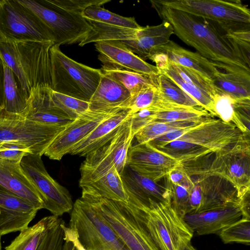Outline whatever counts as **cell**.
<instances>
[{"label": "cell", "instance_id": "obj_1", "mask_svg": "<svg viewBox=\"0 0 250 250\" xmlns=\"http://www.w3.org/2000/svg\"><path fill=\"white\" fill-rule=\"evenodd\" d=\"M149 143L183 163L250 145V134L232 124L208 117L196 125L168 132Z\"/></svg>", "mask_w": 250, "mask_h": 250}, {"label": "cell", "instance_id": "obj_28", "mask_svg": "<svg viewBox=\"0 0 250 250\" xmlns=\"http://www.w3.org/2000/svg\"><path fill=\"white\" fill-rule=\"evenodd\" d=\"M158 53L165 54L169 62L193 70L212 81L220 71L212 61L198 52L184 48L171 40L161 47Z\"/></svg>", "mask_w": 250, "mask_h": 250}, {"label": "cell", "instance_id": "obj_51", "mask_svg": "<svg viewBox=\"0 0 250 250\" xmlns=\"http://www.w3.org/2000/svg\"><path fill=\"white\" fill-rule=\"evenodd\" d=\"M183 250H197L193 246L191 245L190 243L188 244L183 249Z\"/></svg>", "mask_w": 250, "mask_h": 250}, {"label": "cell", "instance_id": "obj_5", "mask_svg": "<svg viewBox=\"0 0 250 250\" xmlns=\"http://www.w3.org/2000/svg\"><path fill=\"white\" fill-rule=\"evenodd\" d=\"M250 146H238L181 164L190 177L216 176L228 180L237 189L240 199L250 191Z\"/></svg>", "mask_w": 250, "mask_h": 250}, {"label": "cell", "instance_id": "obj_4", "mask_svg": "<svg viewBox=\"0 0 250 250\" xmlns=\"http://www.w3.org/2000/svg\"><path fill=\"white\" fill-rule=\"evenodd\" d=\"M51 42L0 41V56L18 78L24 93L52 89Z\"/></svg>", "mask_w": 250, "mask_h": 250}, {"label": "cell", "instance_id": "obj_12", "mask_svg": "<svg viewBox=\"0 0 250 250\" xmlns=\"http://www.w3.org/2000/svg\"><path fill=\"white\" fill-rule=\"evenodd\" d=\"M65 127L42 124L0 110V144H17L30 154L42 156Z\"/></svg>", "mask_w": 250, "mask_h": 250}, {"label": "cell", "instance_id": "obj_46", "mask_svg": "<svg viewBox=\"0 0 250 250\" xmlns=\"http://www.w3.org/2000/svg\"><path fill=\"white\" fill-rule=\"evenodd\" d=\"M30 154L23 146L12 143L0 144V159L12 161H21L25 156Z\"/></svg>", "mask_w": 250, "mask_h": 250}, {"label": "cell", "instance_id": "obj_29", "mask_svg": "<svg viewBox=\"0 0 250 250\" xmlns=\"http://www.w3.org/2000/svg\"><path fill=\"white\" fill-rule=\"evenodd\" d=\"M127 192L143 199L157 201L170 199V191L165 183L162 185L143 176L126 167L121 175Z\"/></svg>", "mask_w": 250, "mask_h": 250}, {"label": "cell", "instance_id": "obj_45", "mask_svg": "<svg viewBox=\"0 0 250 250\" xmlns=\"http://www.w3.org/2000/svg\"><path fill=\"white\" fill-rule=\"evenodd\" d=\"M46 3L70 12L80 14L87 7L103 5L110 0H43Z\"/></svg>", "mask_w": 250, "mask_h": 250}, {"label": "cell", "instance_id": "obj_20", "mask_svg": "<svg viewBox=\"0 0 250 250\" xmlns=\"http://www.w3.org/2000/svg\"><path fill=\"white\" fill-rule=\"evenodd\" d=\"M40 209L0 185V235L26 229Z\"/></svg>", "mask_w": 250, "mask_h": 250}, {"label": "cell", "instance_id": "obj_47", "mask_svg": "<svg viewBox=\"0 0 250 250\" xmlns=\"http://www.w3.org/2000/svg\"><path fill=\"white\" fill-rule=\"evenodd\" d=\"M168 180L173 184L182 187L189 191L194 186V182L181 166L171 170L167 176Z\"/></svg>", "mask_w": 250, "mask_h": 250}, {"label": "cell", "instance_id": "obj_9", "mask_svg": "<svg viewBox=\"0 0 250 250\" xmlns=\"http://www.w3.org/2000/svg\"><path fill=\"white\" fill-rule=\"evenodd\" d=\"M130 118L120 125L109 141L85 156L80 168V186L99 179L113 167L122 175L134 138Z\"/></svg>", "mask_w": 250, "mask_h": 250}, {"label": "cell", "instance_id": "obj_18", "mask_svg": "<svg viewBox=\"0 0 250 250\" xmlns=\"http://www.w3.org/2000/svg\"><path fill=\"white\" fill-rule=\"evenodd\" d=\"M168 77L201 106L213 115V99L217 93L212 81L190 68L168 61L158 70Z\"/></svg>", "mask_w": 250, "mask_h": 250}, {"label": "cell", "instance_id": "obj_40", "mask_svg": "<svg viewBox=\"0 0 250 250\" xmlns=\"http://www.w3.org/2000/svg\"><path fill=\"white\" fill-rule=\"evenodd\" d=\"M218 234L225 244H250V219L242 217L221 230Z\"/></svg>", "mask_w": 250, "mask_h": 250}, {"label": "cell", "instance_id": "obj_34", "mask_svg": "<svg viewBox=\"0 0 250 250\" xmlns=\"http://www.w3.org/2000/svg\"><path fill=\"white\" fill-rule=\"evenodd\" d=\"M156 83L159 95L163 101L183 107L203 108L194 99L165 74L159 73L156 76Z\"/></svg>", "mask_w": 250, "mask_h": 250}, {"label": "cell", "instance_id": "obj_44", "mask_svg": "<svg viewBox=\"0 0 250 250\" xmlns=\"http://www.w3.org/2000/svg\"><path fill=\"white\" fill-rule=\"evenodd\" d=\"M164 179L170 191L171 205L178 214L183 217L187 213L189 191L182 187L172 183L167 176Z\"/></svg>", "mask_w": 250, "mask_h": 250}, {"label": "cell", "instance_id": "obj_49", "mask_svg": "<svg viewBox=\"0 0 250 250\" xmlns=\"http://www.w3.org/2000/svg\"><path fill=\"white\" fill-rule=\"evenodd\" d=\"M250 191L247 192L239 200V205L243 213V217L250 219Z\"/></svg>", "mask_w": 250, "mask_h": 250}, {"label": "cell", "instance_id": "obj_36", "mask_svg": "<svg viewBox=\"0 0 250 250\" xmlns=\"http://www.w3.org/2000/svg\"><path fill=\"white\" fill-rule=\"evenodd\" d=\"M208 117L194 120L151 123L140 129L134 138L137 144L149 143L168 132L196 125Z\"/></svg>", "mask_w": 250, "mask_h": 250}, {"label": "cell", "instance_id": "obj_7", "mask_svg": "<svg viewBox=\"0 0 250 250\" xmlns=\"http://www.w3.org/2000/svg\"><path fill=\"white\" fill-rule=\"evenodd\" d=\"M52 90L89 102L100 83L102 72L79 63L54 44L50 49Z\"/></svg>", "mask_w": 250, "mask_h": 250}, {"label": "cell", "instance_id": "obj_31", "mask_svg": "<svg viewBox=\"0 0 250 250\" xmlns=\"http://www.w3.org/2000/svg\"><path fill=\"white\" fill-rule=\"evenodd\" d=\"M3 65L4 104L1 111L8 114L20 116L27 107L29 97L23 91L18 78L11 69L4 62Z\"/></svg>", "mask_w": 250, "mask_h": 250}, {"label": "cell", "instance_id": "obj_30", "mask_svg": "<svg viewBox=\"0 0 250 250\" xmlns=\"http://www.w3.org/2000/svg\"><path fill=\"white\" fill-rule=\"evenodd\" d=\"M80 187L83 193L125 203L128 200L121 175L115 167L99 179Z\"/></svg>", "mask_w": 250, "mask_h": 250}, {"label": "cell", "instance_id": "obj_39", "mask_svg": "<svg viewBox=\"0 0 250 250\" xmlns=\"http://www.w3.org/2000/svg\"><path fill=\"white\" fill-rule=\"evenodd\" d=\"M51 98L54 105L71 120H75L89 110V103L53 91Z\"/></svg>", "mask_w": 250, "mask_h": 250}, {"label": "cell", "instance_id": "obj_16", "mask_svg": "<svg viewBox=\"0 0 250 250\" xmlns=\"http://www.w3.org/2000/svg\"><path fill=\"white\" fill-rule=\"evenodd\" d=\"M181 165L177 159L159 150L150 143L129 147L126 166L136 173L159 182L173 169Z\"/></svg>", "mask_w": 250, "mask_h": 250}, {"label": "cell", "instance_id": "obj_2", "mask_svg": "<svg viewBox=\"0 0 250 250\" xmlns=\"http://www.w3.org/2000/svg\"><path fill=\"white\" fill-rule=\"evenodd\" d=\"M159 16L168 22L174 34L207 59L250 71L240 59L225 33L212 22L150 0Z\"/></svg>", "mask_w": 250, "mask_h": 250}, {"label": "cell", "instance_id": "obj_27", "mask_svg": "<svg viewBox=\"0 0 250 250\" xmlns=\"http://www.w3.org/2000/svg\"><path fill=\"white\" fill-rule=\"evenodd\" d=\"M225 71L218 73L212 81L217 92L235 99L250 98V71L213 62Z\"/></svg>", "mask_w": 250, "mask_h": 250}, {"label": "cell", "instance_id": "obj_24", "mask_svg": "<svg viewBox=\"0 0 250 250\" xmlns=\"http://www.w3.org/2000/svg\"><path fill=\"white\" fill-rule=\"evenodd\" d=\"M0 185L40 209L43 208V203L23 171L20 161L0 159Z\"/></svg>", "mask_w": 250, "mask_h": 250}, {"label": "cell", "instance_id": "obj_23", "mask_svg": "<svg viewBox=\"0 0 250 250\" xmlns=\"http://www.w3.org/2000/svg\"><path fill=\"white\" fill-rule=\"evenodd\" d=\"M174 34L170 24L166 21L157 25L142 27L133 40L122 41L133 53L144 61L150 60Z\"/></svg>", "mask_w": 250, "mask_h": 250}, {"label": "cell", "instance_id": "obj_41", "mask_svg": "<svg viewBox=\"0 0 250 250\" xmlns=\"http://www.w3.org/2000/svg\"><path fill=\"white\" fill-rule=\"evenodd\" d=\"M162 102L157 85L146 86L131 96L128 108L133 114Z\"/></svg>", "mask_w": 250, "mask_h": 250}, {"label": "cell", "instance_id": "obj_6", "mask_svg": "<svg viewBox=\"0 0 250 250\" xmlns=\"http://www.w3.org/2000/svg\"><path fill=\"white\" fill-rule=\"evenodd\" d=\"M81 198L113 229L129 250H160L127 203L82 194Z\"/></svg>", "mask_w": 250, "mask_h": 250}, {"label": "cell", "instance_id": "obj_8", "mask_svg": "<svg viewBox=\"0 0 250 250\" xmlns=\"http://www.w3.org/2000/svg\"><path fill=\"white\" fill-rule=\"evenodd\" d=\"M161 5L204 19L225 34L250 29V10L239 0H156Z\"/></svg>", "mask_w": 250, "mask_h": 250}, {"label": "cell", "instance_id": "obj_32", "mask_svg": "<svg viewBox=\"0 0 250 250\" xmlns=\"http://www.w3.org/2000/svg\"><path fill=\"white\" fill-rule=\"evenodd\" d=\"M58 217L53 215L44 217L36 224L20 231L5 247V250H37L45 232Z\"/></svg>", "mask_w": 250, "mask_h": 250}, {"label": "cell", "instance_id": "obj_52", "mask_svg": "<svg viewBox=\"0 0 250 250\" xmlns=\"http://www.w3.org/2000/svg\"><path fill=\"white\" fill-rule=\"evenodd\" d=\"M1 236L0 235V250H2L1 243Z\"/></svg>", "mask_w": 250, "mask_h": 250}, {"label": "cell", "instance_id": "obj_10", "mask_svg": "<svg viewBox=\"0 0 250 250\" xmlns=\"http://www.w3.org/2000/svg\"><path fill=\"white\" fill-rule=\"evenodd\" d=\"M69 227L86 250H129L113 229L81 198L73 204Z\"/></svg>", "mask_w": 250, "mask_h": 250}, {"label": "cell", "instance_id": "obj_33", "mask_svg": "<svg viewBox=\"0 0 250 250\" xmlns=\"http://www.w3.org/2000/svg\"><path fill=\"white\" fill-rule=\"evenodd\" d=\"M87 21L90 24L92 29L79 43L81 46L91 42L95 43L103 41L133 40L136 38L137 33L140 30L116 26L93 21Z\"/></svg>", "mask_w": 250, "mask_h": 250}, {"label": "cell", "instance_id": "obj_11", "mask_svg": "<svg viewBox=\"0 0 250 250\" xmlns=\"http://www.w3.org/2000/svg\"><path fill=\"white\" fill-rule=\"evenodd\" d=\"M0 41L51 42L50 30L18 0H0Z\"/></svg>", "mask_w": 250, "mask_h": 250}, {"label": "cell", "instance_id": "obj_50", "mask_svg": "<svg viewBox=\"0 0 250 250\" xmlns=\"http://www.w3.org/2000/svg\"><path fill=\"white\" fill-rule=\"evenodd\" d=\"M4 71L3 62L0 56V110L3 109L4 104Z\"/></svg>", "mask_w": 250, "mask_h": 250}, {"label": "cell", "instance_id": "obj_22", "mask_svg": "<svg viewBox=\"0 0 250 250\" xmlns=\"http://www.w3.org/2000/svg\"><path fill=\"white\" fill-rule=\"evenodd\" d=\"M52 89L40 88L30 94L28 105L20 116L42 124L66 126L74 120L56 107L51 98Z\"/></svg>", "mask_w": 250, "mask_h": 250}, {"label": "cell", "instance_id": "obj_19", "mask_svg": "<svg viewBox=\"0 0 250 250\" xmlns=\"http://www.w3.org/2000/svg\"><path fill=\"white\" fill-rule=\"evenodd\" d=\"M95 46L99 53L98 59L103 64L102 71L125 70L148 76L159 73L155 65L141 59L122 41H100L95 42Z\"/></svg>", "mask_w": 250, "mask_h": 250}, {"label": "cell", "instance_id": "obj_48", "mask_svg": "<svg viewBox=\"0 0 250 250\" xmlns=\"http://www.w3.org/2000/svg\"><path fill=\"white\" fill-rule=\"evenodd\" d=\"M62 226L63 230V240L71 242L77 250H86L81 243L78 236L77 231L69 227H67L63 220Z\"/></svg>", "mask_w": 250, "mask_h": 250}, {"label": "cell", "instance_id": "obj_35", "mask_svg": "<svg viewBox=\"0 0 250 250\" xmlns=\"http://www.w3.org/2000/svg\"><path fill=\"white\" fill-rule=\"evenodd\" d=\"M213 115L218 117L224 122L235 125L243 133L250 134V129L239 116L235 99L217 92L213 99Z\"/></svg>", "mask_w": 250, "mask_h": 250}, {"label": "cell", "instance_id": "obj_26", "mask_svg": "<svg viewBox=\"0 0 250 250\" xmlns=\"http://www.w3.org/2000/svg\"><path fill=\"white\" fill-rule=\"evenodd\" d=\"M130 98V94L125 87L102 73L99 85L89 101V110L102 112L128 108Z\"/></svg>", "mask_w": 250, "mask_h": 250}, {"label": "cell", "instance_id": "obj_38", "mask_svg": "<svg viewBox=\"0 0 250 250\" xmlns=\"http://www.w3.org/2000/svg\"><path fill=\"white\" fill-rule=\"evenodd\" d=\"M102 72L122 85L129 92L131 96L145 86L157 85V75L148 76L125 70H108Z\"/></svg>", "mask_w": 250, "mask_h": 250}, {"label": "cell", "instance_id": "obj_42", "mask_svg": "<svg viewBox=\"0 0 250 250\" xmlns=\"http://www.w3.org/2000/svg\"><path fill=\"white\" fill-rule=\"evenodd\" d=\"M63 220L59 217L43 235L37 250H62L64 242L62 226Z\"/></svg>", "mask_w": 250, "mask_h": 250}, {"label": "cell", "instance_id": "obj_3", "mask_svg": "<svg viewBox=\"0 0 250 250\" xmlns=\"http://www.w3.org/2000/svg\"><path fill=\"white\" fill-rule=\"evenodd\" d=\"M128 205L160 250H183L194 232L171 205L170 199L157 201L127 192Z\"/></svg>", "mask_w": 250, "mask_h": 250}, {"label": "cell", "instance_id": "obj_25", "mask_svg": "<svg viewBox=\"0 0 250 250\" xmlns=\"http://www.w3.org/2000/svg\"><path fill=\"white\" fill-rule=\"evenodd\" d=\"M131 114L129 108H125L107 118L86 137L74 146L68 154L86 156L109 141L120 125L127 120Z\"/></svg>", "mask_w": 250, "mask_h": 250}, {"label": "cell", "instance_id": "obj_15", "mask_svg": "<svg viewBox=\"0 0 250 250\" xmlns=\"http://www.w3.org/2000/svg\"><path fill=\"white\" fill-rule=\"evenodd\" d=\"M191 178L194 186L189 191L186 214L217 208L239 201L236 188L223 178L216 176Z\"/></svg>", "mask_w": 250, "mask_h": 250}, {"label": "cell", "instance_id": "obj_43", "mask_svg": "<svg viewBox=\"0 0 250 250\" xmlns=\"http://www.w3.org/2000/svg\"><path fill=\"white\" fill-rule=\"evenodd\" d=\"M240 59L250 67V29L232 31L225 34Z\"/></svg>", "mask_w": 250, "mask_h": 250}, {"label": "cell", "instance_id": "obj_21", "mask_svg": "<svg viewBox=\"0 0 250 250\" xmlns=\"http://www.w3.org/2000/svg\"><path fill=\"white\" fill-rule=\"evenodd\" d=\"M243 217L239 201L224 206L185 214L187 225L199 235L218 233Z\"/></svg>", "mask_w": 250, "mask_h": 250}, {"label": "cell", "instance_id": "obj_13", "mask_svg": "<svg viewBox=\"0 0 250 250\" xmlns=\"http://www.w3.org/2000/svg\"><path fill=\"white\" fill-rule=\"evenodd\" d=\"M32 11L50 30L54 44L79 43L92 29L82 14L70 12L44 2L43 0H18Z\"/></svg>", "mask_w": 250, "mask_h": 250}, {"label": "cell", "instance_id": "obj_37", "mask_svg": "<svg viewBox=\"0 0 250 250\" xmlns=\"http://www.w3.org/2000/svg\"><path fill=\"white\" fill-rule=\"evenodd\" d=\"M83 17L86 20L100 22L104 24L139 30L142 27L136 21L134 17H125L112 13L100 5L87 7L82 13Z\"/></svg>", "mask_w": 250, "mask_h": 250}, {"label": "cell", "instance_id": "obj_17", "mask_svg": "<svg viewBox=\"0 0 250 250\" xmlns=\"http://www.w3.org/2000/svg\"><path fill=\"white\" fill-rule=\"evenodd\" d=\"M123 109L125 108L102 112L88 110L66 125L48 146L43 155L51 160H61L102 121Z\"/></svg>", "mask_w": 250, "mask_h": 250}, {"label": "cell", "instance_id": "obj_14", "mask_svg": "<svg viewBox=\"0 0 250 250\" xmlns=\"http://www.w3.org/2000/svg\"><path fill=\"white\" fill-rule=\"evenodd\" d=\"M39 155L28 154L21 165L43 203V208L60 216L71 211L73 203L69 191L56 181L46 171Z\"/></svg>", "mask_w": 250, "mask_h": 250}]
</instances>
